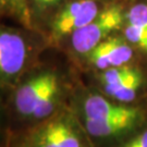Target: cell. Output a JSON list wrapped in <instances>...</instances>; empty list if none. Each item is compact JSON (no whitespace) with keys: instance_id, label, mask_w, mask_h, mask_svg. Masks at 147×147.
<instances>
[{"instance_id":"1","label":"cell","mask_w":147,"mask_h":147,"mask_svg":"<svg viewBox=\"0 0 147 147\" xmlns=\"http://www.w3.org/2000/svg\"><path fill=\"white\" fill-rule=\"evenodd\" d=\"M59 94L58 76L50 71L42 72L18 86L13 104L16 112L24 119L45 120L55 110Z\"/></svg>"},{"instance_id":"2","label":"cell","mask_w":147,"mask_h":147,"mask_svg":"<svg viewBox=\"0 0 147 147\" xmlns=\"http://www.w3.org/2000/svg\"><path fill=\"white\" fill-rule=\"evenodd\" d=\"M34 48L23 31L0 26V84L16 83L33 62Z\"/></svg>"},{"instance_id":"3","label":"cell","mask_w":147,"mask_h":147,"mask_svg":"<svg viewBox=\"0 0 147 147\" xmlns=\"http://www.w3.org/2000/svg\"><path fill=\"white\" fill-rule=\"evenodd\" d=\"M125 14L122 7L110 5L98 12L87 25L75 31L70 36L71 47L80 56H87L98 44L109 37L113 32L124 26Z\"/></svg>"},{"instance_id":"4","label":"cell","mask_w":147,"mask_h":147,"mask_svg":"<svg viewBox=\"0 0 147 147\" xmlns=\"http://www.w3.org/2000/svg\"><path fill=\"white\" fill-rule=\"evenodd\" d=\"M26 147H85L75 120L67 112L47 118L30 134Z\"/></svg>"},{"instance_id":"5","label":"cell","mask_w":147,"mask_h":147,"mask_svg":"<svg viewBox=\"0 0 147 147\" xmlns=\"http://www.w3.org/2000/svg\"><path fill=\"white\" fill-rule=\"evenodd\" d=\"M100 11L97 0H69L59 7L50 22V39L59 42L84 27Z\"/></svg>"},{"instance_id":"6","label":"cell","mask_w":147,"mask_h":147,"mask_svg":"<svg viewBox=\"0 0 147 147\" xmlns=\"http://www.w3.org/2000/svg\"><path fill=\"white\" fill-rule=\"evenodd\" d=\"M133 49L125 38L109 36L98 44L86 56L88 63L98 70L124 65L131 61Z\"/></svg>"},{"instance_id":"7","label":"cell","mask_w":147,"mask_h":147,"mask_svg":"<svg viewBox=\"0 0 147 147\" xmlns=\"http://www.w3.org/2000/svg\"><path fill=\"white\" fill-rule=\"evenodd\" d=\"M143 112L138 108L121 116L107 119H84V127L90 136L97 138L116 136L133 129L142 119Z\"/></svg>"},{"instance_id":"8","label":"cell","mask_w":147,"mask_h":147,"mask_svg":"<svg viewBox=\"0 0 147 147\" xmlns=\"http://www.w3.org/2000/svg\"><path fill=\"white\" fill-rule=\"evenodd\" d=\"M124 38L147 53V5L137 3L125 14Z\"/></svg>"},{"instance_id":"9","label":"cell","mask_w":147,"mask_h":147,"mask_svg":"<svg viewBox=\"0 0 147 147\" xmlns=\"http://www.w3.org/2000/svg\"><path fill=\"white\" fill-rule=\"evenodd\" d=\"M133 107L117 105L97 94L88 95L83 101L82 110L84 119H107L121 116L132 110Z\"/></svg>"},{"instance_id":"10","label":"cell","mask_w":147,"mask_h":147,"mask_svg":"<svg viewBox=\"0 0 147 147\" xmlns=\"http://www.w3.org/2000/svg\"><path fill=\"white\" fill-rule=\"evenodd\" d=\"M142 83L143 75L141 71L136 68H133L124 79L113 84L102 85V88L105 94L109 97H112L121 102H129L135 98Z\"/></svg>"},{"instance_id":"11","label":"cell","mask_w":147,"mask_h":147,"mask_svg":"<svg viewBox=\"0 0 147 147\" xmlns=\"http://www.w3.org/2000/svg\"><path fill=\"white\" fill-rule=\"evenodd\" d=\"M2 12L12 16L23 26L32 27L31 18L28 13L27 0H0Z\"/></svg>"},{"instance_id":"12","label":"cell","mask_w":147,"mask_h":147,"mask_svg":"<svg viewBox=\"0 0 147 147\" xmlns=\"http://www.w3.org/2000/svg\"><path fill=\"white\" fill-rule=\"evenodd\" d=\"M62 3L63 0H27L32 26L34 20L42 19V16L49 13V11H51L55 8L60 7Z\"/></svg>"},{"instance_id":"13","label":"cell","mask_w":147,"mask_h":147,"mask_svg":"<svg viewBox=\"0 0 147 147\" xmlns=\"http://www.w3.org/2000/svg\"><path fill=\"white\" fill-rule=\"evenodd\" d=\"M133 70V67H129V65H121V67H115V68H110L104 70L102 73L100 74L99 80L102 85L106 84H113L124 79L127 74Z\"/></svg>"},{"instance_id":"14","label":"cell","mask_w":147,"mask_h":147,"mask_svg":"<svg viewBox=\"0 0 147 147\" xmlns=\"http://www.w3.org/2000/svg\"><path fill=\"white\" fill-rule=\"evenodd\" d=\"M121 147H147V131H144L137 136L133 137Z\"/></svg>"},{"instance_id":"15","label":"cell","mask_w":147,"mask_h":147,"mask_svg":"<svg viewBox=\"0 0 147 147\" xmlns=\"http://www.w3.org/2000/svg\"><path fill=\"white\" fill-rule=\"evenodd\" d=\"M0 12H2V7H1V2H0Z\"/></svg>"}]
</instances>
